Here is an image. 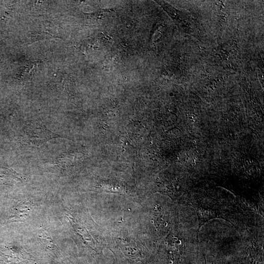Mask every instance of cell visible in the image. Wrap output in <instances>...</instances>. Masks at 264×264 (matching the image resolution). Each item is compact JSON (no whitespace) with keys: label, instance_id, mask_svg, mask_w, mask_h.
Returning a JSON list of instances; mask_svg holds the SVG:
<instances>
[{"label":"cell","instance_id":"obj_1","mask_svg":"<svg viewBox=\"0 0 264 264\" xmlns=\"http://www.w3.org/2000/svg\"><path fill=\"white\" fill-rule=\"evenodd\" d=\"M58 135L40 123L28 125L21 134V141L28 145L40 146Z\"/></svg>","mask_w":264,"mask_h":264}]
</instances>
